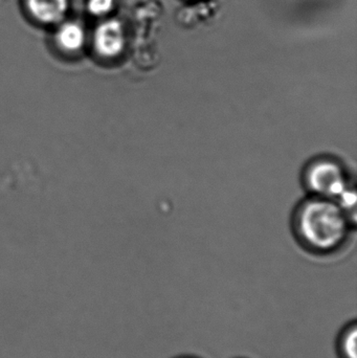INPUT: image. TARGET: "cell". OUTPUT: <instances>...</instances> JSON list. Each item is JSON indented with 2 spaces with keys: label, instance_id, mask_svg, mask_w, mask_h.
Masks as SVG:
<instances>
[{
  "label": "cell",
  "instance_id": "obj_3",
  "mask_svg": "<svg viewBox=\"0 0 357 358\" xmlns=\"http://www.w3.org/2000/svg\"><path fill=\"white\" fill-rule=\"evenodd\" d=\"M125 44L121 23L109 20L102 23L94 34V46L101 56L113 58L121 54Z\"/></svg>",
  "mask_w": 357,
  "mask_h": 358
},
{
  "label": "cell",
  "instance_id": "obj_5",
  "mask_svg": "<svg viewBox=\"0 0 357 358\" xmlns=\"http://www.w3.org/2000/svg\"><path fill=\"white\" fill-rule=\"evenodd\" d=\"M59 46L66 52H75L83 46L85 34L77 23L68 22L63 24L57 33Z\"/></svg>",
  "mask_w": 357,
  "mask_h": 358
},
{
  "label": "cell",
  "instance_id": "obj_6",
  "mask_svg": "<svg viewBox=\"0 0 357 358\" xmlns=\"http://www.w3.org/2000/svg\"><path fill=\"white\" fill-rule=\"evenodd\" d=\"M337 351L341 358H357L356 322L349 324L340 334Z\"/></svg>",
  "mask_w": 357,
  "mask_h": 358
},
{
  "label": "cell",
  "instance_id": "obj_4",
  "mask_svg": "<svg viewBox=\"0 0 357 358\" xmlns=\"http://www.w3.org/2000/svg\"><path fill=\"white\" fill-rule=\"evenodd\" d=\"M67 0H29V12L43 23L60 20L67 10Z\"/></svg>",
  "mask_w": 357,
  "mask_h": 358
},
{
  "label": "cell",
  "instance_id": "obj_1",
  "mask_svg": "<svg viewBox=\"0 0 357 358\" xmlns=\"http://www.w3.org/2000/svg\"><path fill=\"white\" fill-rule=\"evenodd\" d=\"M296 227L302 241L320 252L339 248L348 231L344 210L328 198H314L298 210Z\"/></svg>",
  "mask_w": 357,
  "mask_h": 358
},
{
  "label": "cell",
  "instance_id": "obj_8",
  "mask_svg": "<svg viewBox=\"0 0 357 358\" xmlns=\"http://www.w3.org/2000/svg\"><path fill=\"white\" fill-rule=\"evenodd\" d=\"M180 358H196V357H180Z\"/></svg>",
  "mask_w": 357,
  "mask_h": 358
},
{
  "label": "cell",
  "instance_id": "obj_7",
  "mask_svg": "<svg viewBox=\"0 0 357 358\" xmlns=\"http://www.w3.org/2000/svg\"><path fill=\"white\" fill-rule=\"evenodd\" d=\"M115 0H88V10L92 14L102 16L110 12Z\"/></svg>",
  "mask_w": 357,
  "mask_h": 358
},
{
  "label": "cell",
  "instance_id": "obj_2",
  "mask_svg": "<svg viewBox=\"0 0 357 358\" xmlns=\"http://www.w3.org/2000/svg\"><path fill=\"white\" fill-rule=\"evenodd\" d=\"M305 181L308 189L325 198L341 197L347 187L343 169L331 159H318L310 164Z\"/></svg>",
  "mask_w": 357,
  "mask_h": 358
}]
</instances>
